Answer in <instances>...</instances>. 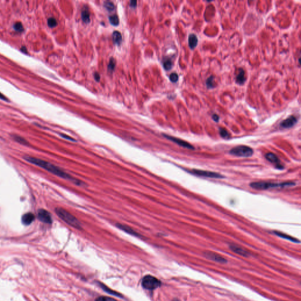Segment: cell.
I'll list each match as a JSON object with an SVG mask.
<instances>
[{"mask_svg":"<svg viewBox=\"0 0 301 301\" xmlns=\"http://www.w3.org/2000/svg\"><path fill=\"white\" fill-rule=\"evenodd\" d=\"M81 17L84 23L88 24L90 22V15L88 8L84 7L81 13Z\"/></svg>","mask_w":301,"mask_h":301,"instance_id":"ac0fdd59","label":"cell"},{"mask_svg":"<svg viewBox=\"0 0 301 301\" xmlns=\"http://www.w3.org/2000/svg\"><path fill=\"white\" fill-rule=\"evenodd\" d=\"M295 185V182H281V183H275L270 182H252L250 184V187L255 189L259 190H265L271 188H285L293 187Z\"/></svg>","mask_w":301,"mask_h":301,"instance_id":"3957f363","label":"cell"},{"mask_svg":"<svg viewBox=\"0 0 301 301\" xmlns=\"http://www.w3.org/2000/svg\"><path fill=\"white\" fill-rule=\"evenodd\" d=\"M14 28L15 31H17L18 32H22L24 30L23 25L21 24V23H15V24L14 25Z\"/></svg>","mask_w":301,"mask_h":301,"instance_id":"f1b7e54d","label":"cell"},{"mask_svg":"<svg viewBox=\"0 0 301 301\" xmlns=\"http://www.w3.org/2000/svg\"><path fill=\"white\" fill-rule=\"evenodd\" d=\"M100 286H101V288H102V289H103L105 291H106V292H108V293H109V294H111V295H114V296H118V297H121V294H119V293H118V292H115V291H113L111 290V289H110V288H108L107 286H106V285H103L102 284H100Z\"/></svg>","mask_w":301,"mask_h":301,"instance_id":"44dd1931","label":"cell"},{"mask_svg":"<svg viewBox=\"0 0 301 301\" xmlns=\"http://www.w3.org/2000/svg\"><path fill=\"white\" fill-rule=\"evenodd\" d=\"M178 301V300H176V299H175V300H174V301Z\"/></svg>","mask_w":301,"mask_h":301,"instance_id":"74e56055","label":"cell"},{"mask_svg":"<svg viewBox=\"0 0 301 301\" xmlns=\"http://www.w3.org/2000/svg\"><path fill=\"white\" fill-rule=\"evenodd\" d=\"M136 4H137V2L136 1H131L130 2V6L132 7H136Z\"/></svg>","mask_w":301,"mask_h":301,"instance_id":"e575fe53","label":"cell"},{"mask_svg":"<svg viewBox=\"0 0 301 301\" xmlns=\"http://www.w3.org/2000/svg\"><path fill=\"white\" fill-rule=\"evenodd\" d=\"M0 99L6 101H8L7 98H6L4 95H2L1 93H0Z\"/></svg>","mask_w":301,"mask_h":301,"instance_id":"d590c367","label":"cell"},{"mask_svg":"<svg viewBox=\"0 0 301 301\" xmlns=\"http://www.w3.org/2000/svg\"><path fill=\"white\" fill-rule=\"evenodd\" d=\"M94 78H95V80L97 81H99V80H100V75L98 74V72H95L94 74Z\"/></svg>","mask_w":301,"mask_h":301,"instance_id":"836d02e7","label":"cell"},{"mask_svg":"<svg viewBox=\"0 0 301 301\" xmlns=\"http://www.w3.org/2000/svg\"><path fill=\"white\" fill-rule=\"evenodd\" d=\"M229 152L234 156L247 158L251 157L254 154V150L248 146L239 145L233 148Z\"/></svg>","mask_w":301,"mask_h":301,"instance_id":"277c9868","label":"cell"},{"mask_svg":"<svg viewBox=\"0 0 301 301\" xmlns=\"http://www.w3.org/2000/svg\"><path fill=\"white\" fill-rule=\"evenodd\" d=\"M104 6L109 11H113L114 9V8H115V6H114L112 2H110V1H106V2H105Z\"/></svg>","mask_w":301,"mask_h":301,"instance_id":"484cf974","label":"cell"},{"mask_svg":"<svg viewBox=\"0 0 301 301\" xmlns=\"http://www.w3.org/2000/svg\"><path fill=\"white\" fill-rule=\"evenodd\" d=\"M117 226L119 228L121 229L122 231L127 232V233H129L131 235H133V236H136V237H140V235L139 234L136 232V231H135L133 229H132L131 227L128 226L127 225H123V224H118L117 225Z\"/></svg>","mask_w":301,"mask_h":301,"instance_id":"5bb4252c","label":"cell"},{"mask_svg":"<svg viewBox=\"0 0 301 301\" xmlns=\"http://www.w3.org/2000/svg\"><path fill=\"white\" fill-rule=\"evenodd\" d=\"M198 39L195 34H191L188 37V44L191 50L195 49L198 45Z\"/></svg>","mask_w":301,"mask_h":301,"instance_id":"9a60e30c","label":"cell"},{"mask_svg":"<svg viewBox=\"0 0 301 301\" xmlns=\"http://www.w3.org/2000/svg\"><path fill=\"white\" fill-rule=\"evenodd\" d=\"M163 66H164V69L166 71H169V70L171 69V68L173 67L172 61L168 58L166 59L165 60H164V62H163Z\"/></svg>","mask_w":301,"mask_h":301,"instance_id":"603a6c76","label":"cell"},{"mask_svg":"<svg viewBox=\"0 0 301 301\" xmlns=\"http://www.w3.org/2000/svg\"><path fill=\"white\" fill-rule=\"evenodd\" d=\"M297 122V118L294 115H291L286 120L283 121L280 125L282 128H290L294 126Z\"/></svg>","mask_w":301,"mask_h":301,"instance_id":"30bf717a","label":"cell"},{"mask_svg":"<svg viewBox=\"0 0 301 301\" xmlns=\"http://www.w3.org/2000/svg\"><path fill=\"white\" fill-rule=\"evenodd\" d=\"M169 79L171 80V82L173 83H177L178 80V75L175 73V72H173V73H172L170 76H169Z\"/></svg>","mask_w":301,"mask_h":301,"instance_id":"4dcf8cb0","label":"cell"},{"mask_svg":"<svg viewBox=\"0 0 301 301\" xmlns=\"http://www.w3.org/2000/svg\"><path fill=\"white\" fill-rule=\"evenodd\" d=\"M61 136L62 138H65V139H68V140H69V141H75V140H74L73 138H72L71 137H70V136H66V135H64V134H61Z\"/></svg>","mask_w":301,"mask_h":301,"instance_id":"1f68e13d","label":"cell"},{"mask_svg":"<svg viewBox=\"0 0 301 301\" xmlns=\"http://www.w3.org/2000/svg\"><path fill=\"white\" fill-rule=\"evenodd\" d=\"M230 248L234 252L238 254V255H241L242 256H247L249 255V253L247 251L236 245H231Z\"/></svg>","mask_w":301,"mask_h":301,"instance_id":"2e32d148","label":"cell"},{"mask_svg":"<svg viewBox=\"0 0 301 301\" xmlns=\"http://www.w3.org/2000/svg\"><path fill=\"white\" fill-rule=\"evenodd\" d=\"M219 134L224 138H229L230 137V134L225 128H219Z\"/></svg>","mask_w":301,"mask_h":301,"instance_id":"d4e9b609","label":"cell"},{"mask_svg":"<svg viewBox=\"0 0 301 301\" xmlns=\"http://www.w3.org/2000/svg\"><path fill=\"white\" fill-rule=\"evenodd\" d=\"M55 211L58 217L68 225L77 229H81L82 225L80 221L70 212L62 208H57Z\"/></svg>","mask_w":301,"mask_h":301,"instance_id":"7a4b0ae2","label":"cell"},{"mask_svg":"<svg viewBox=\"0 0 301 301\" xmlns=\"http://www.w3.org/2000/svg\"><path fill=\"white\" fill-rule=\"evenodd\" d=\"M265 158L268 161L271 162V163L275 164L278 168H280V169L282 168V166L281 164V162L279 159L278 157L275 154L271 152L268 153L266 154Z\"/></svg>","mask_w":301,"mask_h":301,"instance_id":"8fae6325","label":"cell"},{"mask_svg":"<svg viewBox=\"0 0 301 301\" xmlns=\"http://www.w3.org/2000/svg\"><path fill=\"white\" fill-rule=\"evenodd\" d=\"M22 51H23V53H27V50H26L25 47H23V48H22Z\"/></svg>","mask_w":301,"mask_h":301,"instance_id":"8d00e7d4","label":"cell"},{"mask_svg":"<svg viewBox=\"0 0 301 301\" xmlns=\"http://www.w3.org/2000/svg\"><path fill=\"white\" fill-rule=\"evenodd\" d=\"M206 258L212 260L214 261L219 262V263H226L227 261L224 258L219 255L218 254H216L212 252H206L204 254Z\"/></svg>","mask_w":301,"mask_h":301,"instance_id":"9c48e42d","label":"cell"},{"mask_svg":"<svg viewBox=\"0 0 301 301\" xmlns=\"http://www.w3.org/2000/svg\"><path fill=\"white\" fill-rule=\"evenodd\" d=\"M109 18H110V22L113 25H114V26L118 25L120 21H119V18H118L117 15H111L109 17Z\"/></svg>","mask_w":301,"mask_h":301,"instance_id":"7402d4cb","label":"cell"},{"mask_svg":"<svg viewBox=\"0 0 301 301\" xmlns=\"http://www.w3.org/2000/svg\"><path fill=\"white\" fill-rule=\"evenodd\" d=\"M95 301H117L116 299H115L114 298H111V297H108V296H99L96 299H95Z\"/></svg>","mask_w":301,"mask_h":301,"instance_id":"83f0119b","label":"cell"},{"mask_svg":"<svg viewBox=\"0 0 301 301\" xmlns=\"http://www.w3.org/2000/svg\"><path fill=\"white\" fill-rule=\"evenodd\" d=\"M164 136L165 138H166L168 139L171 140V141H173V143L178 144V145L181 146L182 147L186 148H188V149H191V150L194 149V147L192 145H191L190 143H187L185 141H184V140L181 139L180 138H177L173 137V136H167V135H164Z\"/></svg>","mask_w":301,"mask_h":301,"instance_id":"ba28073f","label":"cell"},{"mask_svg":"<svg viewBox=\"0 0 301 301\" xmlns=\"http://www.w3.org/2000/svg\"><path fill=\"white\" fill-rule=\"evenodd\" d=\"M212 118L213 120L214 121H215V122H218L219 120V117L218 115L217 114H214V115H212Z\"/></svg>","mask_w":301,"mask_h":301,"instance_id":"d6a6232c","label":"cell"},{"mask_svg":"<svg viewBox=\"0 0 301 301\" xmlns=\"http://www.w3.org/2000/svg\"><path fill=\"white\" fill-rule=\"evenodd\" d=\"M142 286L148 290H154L161 285V282L154 277L147 275L142 280Z\"/></svg>","mask_w":301,"mask_h":301,"instance_id":"5b68a950","label":"cell"},{"mask_svg":"<svg viewBox=\"0 0 301 301\" xmlns=\"http://www.w3.org/2000/svg\"><path fill=\"white\" fill-rule=\"evenodd\" d=\"M246 81V77L245 71L242 68H239L238 73L236 75L235 82L239 85H243Z\"/></svg>","mask_w":301,"mask_h":301,"instance_id":"4fadbf2b","label":"cell"},{"mask_svg":"<svg viewBox=\"0 0 301 301\" xmlns=\"http://www.w3.org/2000/svg\"><path fill=\"white\" fill-rule=\"evenodd\" d=\"M214 78L215 77L211 75L206 80V85L208 88L211 89L215 87V85L214 84Z\"/></svg>","mask_w":301,"mask_h":301,"instance_id":"ffe728a7","label":"cell"},{"mask_svg":"<svg viewBox=\"0 0 301 301\" xmlns=\"http://www.w3.org/2000/svg\"><path fill=\"white\" fill-rule=\"evenodd\" d=\"M122 35L119 31H114L113 34V43L117 45H120L122 42Z\"/></svg>","mask_w":301,"mask_h":301,"instance_id":"d6986e66","label":"cell"},{"mask_svg":"<svg viewBox=\"0 0 301 301\" xmlns=\"http://www.w3.org/2000/svg\"><path fill=\"white\" fill-rule=\"evenodd\" d=\"M38 218L40 221L45 224H51L53 222V219L50 213L44 209H41L38 212Z\"/></svg>","mask_w":301,"mask_h":301,"instance_id":"52a82bcc","label":"cell"},{"mask_svg":"<svg viewBox=\"0 0 301 301\" xmlns=\"http://www.w3.org/2000/svg\"><path fill=\"white\" fill-rule=\"evenodd\" d=\"M13 138H14V139H15V141L17 143H18L23 144V145H28V143L24 138L21 137L20 136H13Z\"/></svg>","mask_w":301,"mask_h":301,"instance_id":"cb8c5ba5","label":"cell"},{"mask_svg":"<svg viewBox=\"0 0 301 301\" xmlns=\"http://www.w3.org/2000/svg\"><path fill=\"white\" fill-rule=\"evenodd\" d=\"M115 61L113 58H111L110 59V61L108 65V70L113 71L115 68Z\"/></svg>","mask_w":301,"mask_h":301,"instance_id":"f546056e","label":"cell"},{"mask_svg":"<svg viewBox=\"0 0 301 301\" xmlns=\"http://www.w3.org/2000/svg\"><path fill=\"white\" fill-rule=\"evenodd\" d=\"M273 233H275L276 235L278 236L279 237L282 238H284V239H285V240H287L288 241H292V242H295V243H299V241L296 238H295L294 237H292L288 235H286L285 233H282V232H279V231H274Z\"/></svg>","mask_w":301,"mask_h":301,"instance_id":"e0dca14e","label":"cell"},{"mask_svg":"<svg viewBox=\"0 0 301 301\" xmlns=\"http://www.w3.org/2000/svg\"><path fill=\"white\" fill-rule=\"evenodd\" d=\"M47 23H48V26L50 28H54V27H56L57 25V21L54 18H50L48 20Z\"/></svg>","mask_w":301,"mask_h":301,"instance_id":"4316f807","label":"cell"},{"mask_svg":"<svg viewBox=\"0 0 301 301\" xmlns=\"http://www.w3.org/2000/svg\"><path fill=\"white\" fill-rule=\"evenodd\" d=\"M189 173L195 175L196 176L206 177V178H218V179H221V178H225V176H224L220 173H217L215 172H212V171H209L193 169L191 171H189Z\"/></svg>","mask_w":301,"mask_h":301,"instance_id":"8992f818","label":"cell"},{"mask_svg":"<svg viewBox=\"0 0 301 301\" xmlns=\"http://www.w3.org/2000/svg\"><path fill=\"white\" fill-rule=\"evenodd\" d=\"M23 158L29 163L38 166L41 168H43L46 171H48L49 173H53L55 175H57L61 178L72 181L77 185L83 184V182L81 181H79L73 178L71 175H70L69 173H67L66 172L63 171L62 169H61L60 168L54 165L50 162H46L39 158H34L30 156H25Z\"/></svg>","mask_w":301,"mask_h":301,"instance_id":"6da1fadb","label":"cell"},{"mask_svg":"<svg viewBox=\"0 0 301 301\" xmlns=\"http://www.w3.org/2000/svg\"><path fill=\"white\" fill-rule=\"evenodd\" d=\"M35 217L34 214L31 212H28L24 214L21 218V221L24 225H29L35 220Z\"/></svg>","mask_w":301,"mask_h":301,"instance_id":"7c38bea8","label":"cell"}]
</instances>
